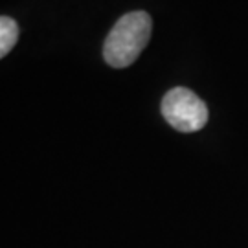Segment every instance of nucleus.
<instances>
[{
	"label": "nucleus",
	"mask_w": 248,
	"mask_h": 248,
	"mask_svg": "<svg viewBox=\"0 0 248 248\" xmlns=\"http://www.w3.org/2000/svg\"><path fill=\"white\" fill-rule=\"evenodd\" d=\"M153 30V20L145 11H131L120 18L107 35L103 57L112 68H125L133 64L147 46Z\"/></svg>",
	"instance_id": "obj_1"
},
{
	"label": "nucleus",
	"mask_w": 248,
	"mask_h": 248,
	"mask_svg": "<svg viewBox=\"0 0 248 248\" xmlns=\"http://www.w3.org/2000/svg\"><path fill=\"white\" fill-rule=\"evenodd\" d=\"M162 116L180 133L201 131L208 122V107L202 99L186 87L171 89L162 99Z\"/></svg>",
	"instance_id": "obj_2"
},
{
	"label": "nucleus",
	"mask_w": 248,
	"mask_h": 248,
	"mask_svg": "<svg viewBox=\"0 0 248 248\" xmlns=\"http://www.w3.org/2000/svg\"><path fill=\"white\" fill-rule=\"evenodd\" d=\"M17 39H18L17 22L9 17H0V59L13 50V46L17 45Z\"/></svg>",
	"instance_id": "obj_3"
}]
</instances>
